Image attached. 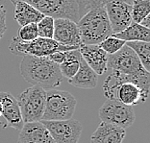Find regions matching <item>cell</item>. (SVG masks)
<instances>
[{
  "label": "cell",
  "mask_w": 150,
  "mask_h": 143,
  "mask_svg": "<svg viewBox=\"0 0 150 143\" xmlns=\"http://www.w3.org/2000/svg\"><path fill=\"white\" fill-rule=\"evenodd\" d=\"M18 143H55L42 122L24 123L19 131Z\"/></svg>",
  "instance_id": "obj_15"
},
{
  "label": "cell",
  "mask_w": 150,
  "mask_h": 143,
  "mask_svg": "<svg viewBox=\"0 0 150 143\" xmlns=\"http://www.w3.org/2000/svg\"><path fill=\"white\" fill-rule=\"evenodd\" d=\"M10 51L18 56H34V57H48L51 54L59 51H71L79 48L64 46L58 43L53 39L37 37L31 42H21L18 37H13L9 46Z\"/></svg>",
  "instance_id": "obj_5"
},
{
  "label": "cell",
  "mask_w": 150,
  "mask_h": 143,
  "mask_svg": "<svg viewBox=\"0 0 150 143\" xmlns=\"http://www.w3.org/2000/svg\"><path fill=\"white\" fill-rule=\"evenodd\" d=\"M67 53V51H64V52H63V51H59V52H55V53L51 54V55H49L47 58L50 59L52 62H54L55 63L60 64V63H62L64 62V59H66Z\"/></svg>",
  "instance_id": "obj_27"
},
{
  "label": "cell",
  "mask_w": 150,
  "mask_h": 143,
  "mask_svg": "<svg viewBox=\"0 0 150 143\" xmlns=\"http://www.w3.org/2000/svg\"><path fill=\"white\" fill-rule=\"evenodd\" d=\"M126 45L134 51L145 70L150 69V42H129Z\"/></svg>",
  "instance_id": "obj_21"
},
{
  "label": "cell",
  "mask_w": 150,
  "mask_h": 143,
  "mask_svg": "<svg viewBox=\"0 0 150 143\" xmlns=\"http://www.w3.org/2000/svg\"><path fill=\"white\" fill-rule=\"evenodd\" d=\"M16 100L24 123L42 121L46 101V90L44 88L32 86L26 88Z\"/></svg>",
  "instance_id": "obj_6"
},
{
  "label": "cell",
  "mask_w": 150,
  "mask_h": 143,
  "mask_svg": "<svg viewBox=\"0 0 150 143\" xmlns=\"http://www.w3.org/2000/svg\"><path fill=\"white\" fill-rule=\"evenodd\" d=\"M107 70L124 75H144L149 72L144 68L136 53L126 44L118 52L108 55Z\"/></svg>",
  "instance_id": "obj_9"
},
{
  "label": "cell",
  "mask_w": 150,
  "mask_h": 143,
  "mask_svg": "<svg viewBox=\"0 0 150 143\" xmlns=\"http://www.w3.org/2000/svg\"><path fill=\"white\" fill-rule=\"evenodd\" d=\"M79 51L82 59L97 75H102L106 72L108 54L101 49L98 44H81L79 46Z\"/></svg>",
  "instance_id": "obj_14"
},
{
  "label": "cell",
  "mask_w": 150,
  "mask_h": 143,
  "mask_svg": "<svg viewBox=\"0 0 150 143\" xmlns=\"http://www.w3.org/2000/svg\"><path fill=\"white\" fill-rule=\"evenodd\" d=\"M43 15L26 2L18 1L15 4V19L20 26L37 23L43 18Z\"/></svg>",
  "instance_id": "obj_18"
},
{
  "label": "cell",
  "mask_w": 150,
  "mask_h": 143,
  "mask_svg": "<svg viewBox=\"0 0 150 143\" xmlns=\"http://www.w3.org/2000/svg\"><path fill=\"white\" fill-rule=\"evenodd\" d=\"M7 30L6 25V11L2 6H0V40Z\"/></svg>",
  "instance_id": "obj_26"
},
{
  "label": "cell",
  "mask_w": 150,
  "mask_h": 143,
  "mask_svg": "<svg viewBox=\"0 0 150 143\" xmlns=\"http://www.w3.org/2000/svg\"><path fill=\"white\" fill-rule=\"evenodd\" d=\"M1 116H2V105L0 103V118H1Z\"/></svg>",
  "instance_id": "obj_30"
},
{
  "label": "cell",
  "mask_w": 150,
  "mask_h": 143,
  "mask_svg": "<svg viewBox=\"0 0 150 143\" xmlns=\"http://www.w3.org/2000/svg\"><path fill=\"white\" fill-rule=\"evenodd\" d=\"M125 42L122 39H119L117 37H114L112 35L106 37L103 42L98 45L101 49H103L108 55H112V54L118 52L122 47L125 45Z\"/></svg>",
  "instance_id": "obj_24"
},
{
  "label": "cell",
  "mask_w": 150,
  "mask_h": 143,
  "mask_svg": "<svg viewBox=\"0 0 150 143\" xmlns=\"http://www.w3.org/2000/svg\"><path fill=\"white\" fill-rule=\"evenodd\" d=\"M81 58L79 49L67 51L66 59L62 63L59 64V68L63 77L70 80L75 76L80 67Z\"/></svg>",
  "instance_id": "obj_20"
},
{
  "label": "cell",
  "mask_w": 150,
  "mask_h": 143,
  "mask_svg": "<svg viewBox=\"0 0 150 143\" xmlns=\"http://www.w3.org/2000/svg\"><path fill=\"white\" fill-rule=\"evenodd\" d=\"M37 37H39V34H38V27L36 23L22 26L18 30V39L21 42H31Z\"/></svg>",
  "instance_id": "obj_25"
},
{
  "label": "cell",
  "mask_w": 150,
  "mask_h": 143,
  "mask_svg": "<svg viewBox=\"0 0 150 143\" xmlns=\"http://www.w3.org/2000/svg\"><path fill=\"white\" fill-rule=\"evenodd\" d=\"M112 34L123 31L133 22L132 6L123 0H109L104 5Z\"/></svg>",
  "instance_id": "obj_11"
},
{
  "label": "cell",
  "mask_w": 150,
  "mask_h": 143,
  "mask_svg": "<svg viewBox=\"0 0 150 143\" xmlns=\"http://www.w3.org/2000/svg\"><path fill=\"white\" fill-rule=\"evenodd\" d=\"M38 34L40 37L53 39L54 35V18L51 16H45L37 23Z\"/></svg>",
  "instance_id": "obj_23"
},
{
  "label": "cell",
  "mask_w": 150,
  "mask_h": 143,
  "mask_svg": "<svg viewBox=\"0 0 150 143\" xmlns=\"http://www.w3.org/2000/svg\"><path fill=\"white\" fill-rule=\"evenodd\" d=\"M112 36L119 39L124 40L125 42H150V31L149 28H146L139 23L132 22L127 28L117 34H112Z\"/></svg>",
  "instance_id": "obj_19"
},
{
  "label": "cell",
  "mask_w": 150,
  "mask_h": 143,
  "mask_svg": "<svg viewBox=\"0 0 150 143\" xmlns=\"http://www.w3.org/2000/svg\"><path fill=\"white\" fill-rule=\"evenodd\" d=\"M98 82V75L81 58L80 67L73 78L69 80V83L73 87L85 89H91L96 87Z\"/></svg>",
  "instance_id": "obj_17"
},
{
  "label": "cell",
  "mask_w": 150,
  "mask_h": 143,
  "mask_svg": "<svg viewBox=\"0 0 150 143\" xmlns=\"http://www.w3.org/2000/svg\"><path fill=\"white\" fill-rule=\"evenodd\" d=\"M0 103L2 105L1 118L3 119V121H0V124L4 122L2 124L3 128L10 126L16 131L21 130V128L24 125V122L22 120L18 100L12 94L5 92V91H1L0 92Z\"/></svg>",
  "instance_id": "obj_13"
},
{
  "label": "cell",
  "mask_w": 150,
  "mask_h": 143,
  "mask_svg": "<svg viewBox=\"0 0 150 143\" xmlns=\"http://www.w3.org/2000/svg\"><path fill=\"white\" fill-rule=\"evenodd\" d=\"M20 73L26 82L44 89H53L63 81L59 64L47 57L23 56L20 63Z\"/></svg>",
  "instance_id": "obj_1"
},
{
  "label": "cell",
  "mask_w": 150,
  "mask_h": 143,
  "mask_svg": "<svg viewBox=\"0 0 150 143\" xmlns=\"http://www.w3.org/2000/svg\"><path fill=\"white\" fill-rule=\"evenodd\" d=\"M98 114L102 122L118 126L125 130L134 124L136 119L133 107L111 99H107L102 105Z\"/></svg>",
  "instance_id": "obj_8"
},
{
  "label": "cell",
  "mask_w": 150,
  "mask_h": 143,
  "mask_svg": "<svg viewBox=\"0 0 150 143\" xmlns=\"http://www.w3.org/2000/svg\"><path fill=\"white\" fill-rule=\"evenodd\" d=\"M50 132L55 143H78L82 134V125L76 119L59 121H40Z\"/></svg>",
  "instance_id": "obj_10"
},
{
  "label": "cell",
  "mask_w": 150,
  "mask_h": 143,
  "mask_svg": "<svg viewBox=\"0 0 150 143\" xmlns=\"http://www.w3.org/2000/svg\"><path fill=\"white\" fill-rule=\"evenodd\" d=\"M84 1L93 7H104L109 0H84Z\"/></svg>",
  "instance_id": "obj_28"
},
{
  "label": "cell",
  "mask_w": 150,
  "mask_h": 143,
  "mask_svg": "<svg viewBox=\"0 0 150 143\" xmlns=\"http://www.w3.org/2000/svg\"><path fill=\"white\" fill-rule=\"evenodd\" d=\"M150 0H136L132 4L133 22L141 23L147 16H150Z\"/></svg>",
  "instance_id": "obj_22"
},
{
  "label": "cell",
  "mask_w": 150,
  "mask_h": 143,
  "mask_svg": "<svg viewBox=\"0 0 150 143\" xmlns=\"http://www.w3.org/2000/svg\"><path fill=\"white\" fill-rule=\"evenodd\" d=\"M125 129L106 122H101L91 137V143H122Z\"/></svg>",
  "instance_id": "obj_16"
},
{
  "label": "cell",
  "mask_w": 150,
  "mask_h": 143,
  "mask_svg": "<svg viewBox=\"0 0 150 143\" xmlns=\"http://www.w3.org/2000/svg\"><path fill=\"white\" fill-rule=\"evenodd\" d=\"M26 2L40 12L43 15L56 18H67L74 22L80 19L79 8L76 0H11L16 2Z\"/></svg>",
  "instance_id": "obj_7"
},
{
  "label": "cell",
  "mask_w": 150,
  "mask_h": 143,
  "mask_svg": "<svg viewBox=\"0 0 150 143\" xmlns=\"http://www.w3.org/2000/svg\"><path fill=\"white\" fill-rule=\"evenodd\" d=\"M139 24L142 25L144 27H146V28H149V26H150V16H147V18H145L141 23H139Z\"/></svg>",
  "instance_id": "obj_29"
},
{
  "label": "cell",
  "mask_w": 150,
  "mask_h": 143,
  "mask_svg": "<svg viewBox=\"0 0 150 143\" xmlns=\"http://www.w3.org/2000/svg\"><path fill=\"white\" fill-rule=\"evenodd\" d=\"M102 87L107 99L117 100L131 107H134L142 102H145L148 98V95L145 94L139 87L130 82L120 81L114 71L109 74Z\"/></svg>",
  "instance_id": "obj_3"
},
{
  "label": "cell",
  "mask_w": 150,
  "mask_h": 143,
  "mask_svg": "<svg viewBox=\"0 0 150 143\" xmlns=\"http://www.w3.org/2000/svg\"><path fill=\"white\" fill-rule=\"evenodd\" d=\"M53 39L64 46L79 48L82 44L76 22L67 18L54 19Z\"/></svg>",
  "instance_id": "obj_12"
},
{
  "label": "cell",
  "mask_w": 150,
  "mask_h": 143,
  "mask_svg": "<svg viewBox=\"0 0 150 143\" xmlns=\"http://www.w3.org/2000/svg\"><path fill=\"white\" fill-rule=\"evenodd\" d=\"M77 101L69 91L49 89L46 91L45 108L42 120L59 121L72 118Z\"/></svg>",
  "instance_id": "obj_4"
},
{
  "label": "cell",
  "mask_w": 150,
  "mask_h": 143,
  "mask_svg": "<svg viewBox=\"0 0 150 143\" xmlns=\"http://www.w3.org/2000/svg\"><path fill=\"white\" fill-rule=\"evenodd\" d=\"M82 44H100L111 36L112 28L104 7L93 8L86 13L76 23Z\"/></svg>",
  "instance_id": "obj_2"
}]
</instances>
